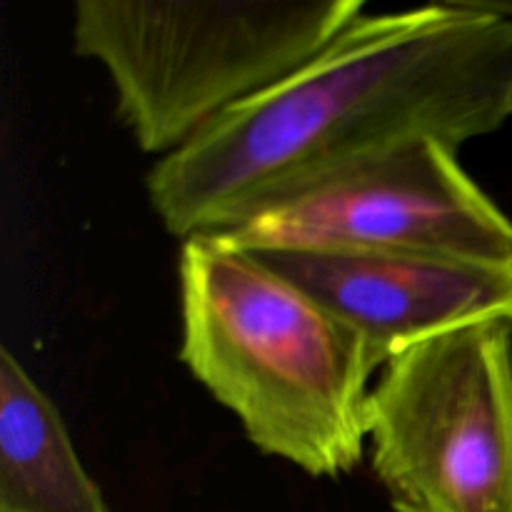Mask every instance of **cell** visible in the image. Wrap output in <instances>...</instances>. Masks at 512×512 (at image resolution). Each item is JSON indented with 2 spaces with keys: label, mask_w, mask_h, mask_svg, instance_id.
Instances as JSON below:
<instances>
[{
  "label": "cell",
  "mask_w": 512,
  "mask_h": 512,
  "mask_svg": "<svg viewBox=\"0 0 512 512\" xmlns=\"http://www.w3.org/2000/svg\"><path fill=\"white\" fill-rule=\"evenodd\" d=\"M250 255L363 335L383 365L425 340L468 325L512 323V263L395 250H258Z\"/></svg>",
  "instance_id": "6"
},
{
  "label": "cell",
  "mask_w": 512,
  "mask_h": 512,
  "mask_svg": "<svg viewBox=\"0 0 512 512\" xmlns=\"http://www.w3.org/2000/svg\"><path fill=\"white\" fill-rule=\"evenodd\" d=\"M365 0H78L75 53L108 73L145 153L170 155L333 43Z\"/></svg>",
  "instance_id": "3"
},
{
  "label": "cell",
  "mask_w": 512,
  "mask_h": 512,
  "mask_svg": "<svg viewBox=\"0 0 512 512\" xmlns=\"http://www.w3.org/2000/svg\"><path fill=\"white\" fill-rule=\"evenodd\" d=\"M510 118L512 15L485 0L363 13L160 158L145 188L180 240L218 235L415 140L460 148Z\"/></svg>",
  "instance_id": "1"
},
{
  "label": "cell",
  "mask_w": 512,
  "mask_h": 512,
  "mask_svg": "<svg viewBox=\"0 0 512 512\" xmlns=\"http://www.w3.org/2000/svg\"><path fill=\"white\" fill-rule=\"evenodd\" d=\"M455 145L423 138L218 233L248 250H395L512 263V220L463 168Z\"/></svg>",
  "instance_id": "5"
},
{
  "label": "cell",
  "mask_w": 512,
  "mask_h": 512,
  "mask_svg": "<svg viewBox=\"0 0 512 512\" xmlns=\"http://www.w3.org/2000/svg\"><path fill=\"white\" fill-rule=\"evenodd\" d=\"M0 512H108L63 418L10 348L0 350Z\"/></svg>",
  "instance_id": "7"
},
{
  "label": "cell",
  "mask_w": 512,
  "mask_h": 512,
  "mask_svg": "<svg viewBox=\"0 0 512 512\" xmlns=\"http://www.w3.org/2000/svg\"><path fill=\"white\" fill-rule=\"evenodd\" d=\"M180 360L250 443L310 478L353 473L368 448V340L303 288L215 235L183 240Z\"/></svg>",
  "instance_id": "2"
},
{
  "label": "cell",
  "mask_w": 512,
  "mask_h": 512,
  "mask_svg": "<svg viewBox=\"0 0 512 512\" xmlns=\"http://www.w3.org/2000/svg\"><path fill=\"white\" fill-rule=\"evenodd\" d=\"M375 478L393 512H512V323L415 345L368 405Z\"/></svg>",
  "instance_id": "4"
}]
</instances>
